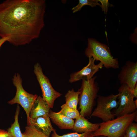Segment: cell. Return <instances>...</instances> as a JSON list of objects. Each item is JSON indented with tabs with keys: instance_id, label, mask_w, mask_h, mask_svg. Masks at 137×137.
I'll return each instance as SVG.
<instances>
[{
	"instance_id": "cell-1",
	"label": "cell",
	"mask_w": 137,
	"mask_h": 137,
	"mask_svg": "<svg viewBox=\"0 0 137 137\" xmlns=\"http://www.w3.org/2000/svg\"><path fill=\"white\" fill-rule=\"evenodd\" d=\"M44 0H6L0 4V37L18 46L39 37L44 25Z\"/></svg>"
},
{
	"instance_id": "cell-2",
	"label": "cell",
	"mask_w": 137,
	"mask_h": 137,
	"mask_svg": "<svg viewBox=\"0 0 137 137\" xmlns=\"http://www.w3.org/2000/svg\"><path fill=\"white\" fill-rule=\"evenodd\" d=\"M137 111L130 114L117 117L115 119L100 123L99 128L93 132L94 137H122L127 127L136 119Z\"/></svg>"
},
{
	"instance_id": "cell-3",
	"label": "cell",
	"mask_w": 137,
	"mask_h": 137,
	"mask_svg": "<svg viewBox=\"0 0 137 137\" xmlns=\"http://www.w3.org/2000/svg\"><path fill=\"white\" fill-rule=\"evenodd\" d=\"M96 76L89 80L83 79L81 86L78 90L80 92L79 103L80 115L84 117L91 116L95 104L99 89L95 81Z\"/></svg>"
},
{
	"instance_id": "cell-4",
	"label": "cell",
	"mask_w": 137,
	"mask_h": 137,
	"mask_svg": "<svg viewBox=\"0 0 137 137\" xmlns=\"http://www.w3.org/2000/svg\"><path fill=\"white\" fill-rule=\"evenodd\" d=\"M85 53L88 58L91 57L95 61H100L106 68L116 69L119 68L118 59L113 58L109 47L94 39H88L87 47Z\"/></svg>"
},
{
	"instance_id": "cell-5",
	"label": "cell",
	"mask_w": 137,
	"mask_h": 137,
	"mask_svg": "<svg viewBox=\"0 0 137 137\" xmlns=\"http://www.w3.org/2000/svg\"><path fill=\"white\" fill-rule=\"evenodd\" d=\"M12 80L13 84L16 88V92L14 97L8 103L11 105L15 104L20 105L26 113L27 125H30V111L38 96L37 94L29 93L24 89L22 85V79L19 73H16L14 75Z\"/></svg>"
},
{
	"instance_id": "cell-6",
	"label": "cell",
	"mask_w": 137,
	"mask_h": 137,
	"mask_svg": "<svg viewBox=\"0 0 137 137\" xmlns=\"http://www.w3.org/2000/svg\"><path fill=\"white\" fill-rule=\"evenodd\" d=\"M118 94L116 95L111 94L106 96L98 95L96 107L91 116L99 118L103 122L114 118L115 116L112 111L118 106Z\"/></svg>"
},
{
	"instance_id": "cell-7",
	"label": "cell",
	"mask_w": 137,
	"mask_h": 137,
	"mask_svg": "<svg viewBox=\"0 0 137 137\" xmlns=\"http://www.w3.org/2000/svg\"><path fill=\"white\" fill-rule=\"evenodd\" d=\"M33 71L42 91V97L46 102L50 108H53L55 100L62 94L53 88L48 78L44 74L39 63H36L34 65Z\"/></svg>"
},
{
	"instance_id": "cell-8",
	"label": "cell",
	"mask_w": 137,
	"mask_h": 137,
	"mask_svg": "<svg viewBox=\"0 0 137 137\" xmlns=\"http://www.w3.org/2000/svg\"><path fill=\"white\" fill-rule=\"evenodd\" d=\"M117 99L118 105L114 113L117 117L131 114L136 111L132 91L126 84H122L119 88Z\"/></svg>"
},
{
	"instance_id": "cell-9",
	"label": "cell",
	"mask_w": 137,
	"mask_h": 137,
	"mask_svg": "<svg viewBox=\"0 0 137 137\" xmlns=\"http://www.w3.org/2000/svg\"><path fill=\"white\" fill-rule=\"evenodd\" d=\"M122 84H126L133 91L137 83V62L127 61L118 76Z\"/></svg>"
},
{
	"instance_id": "cell-10",
	"label": "cell",
	"mask_w": 137,
	"mask_h": 137,
	"mask_svg": "<svg viewBox=\"0 0 137 137\" xmlns=\"http://www.w3.org/2000/svg\"><path fill=\"white\" fill-rule=\"evenodd\" d=\"M89 59L87 65L80 71L71 74L69 80L70 83H73L84 79L89 80L93 77L94 75L103 67L100 62L95 64V61L92 58H89Z\"/></svg>"
},
{
	"instance_id": "cell-11",
	"label": "cell",
	"mask_w": 137,
	"mask_h": 137,
	"mask_svg": "<svg viewBox=\"0 0 137 137\" xmlns=\"http://www.w3.org/2000/svg\"><path fill=\"white\" fill-rule=\"evenodd\" d=\"M47 114L35 118H30V125L35 127L46 136L49 137L54 129L52 124L49 115Z\"/></svg>"
},
{
	"instance_id": "cell-12",
	"label": "cell",
	"mask_w": 137,
	"mask_h": 137,
	"mask_svg": "<svg viewBox=\"0 0 137 137\" xmlns=\"http://www.w3.org/2000/svg\"><path fill=\"white\" fill-rule=\"evenodd\" d=\"M85 117L80 115L79 117L76 119L72 129L73 131L81 133L93 132L99 128L100 123H91Z\"/></svg>"
},
{
	"instance_id": "cell-13",
	"label": "cell",
	"mask_w": 137,
	"mask_h": 137,
	"mask_svg": "<svg viewBox=\"0 0 137 137\" xmlns=\"http://www.w3.org/2000/svg\"><path fill=\"white\" fill-rule=\"evenodd\" d=\"M50 119L53 123L61 129H73L74 121L60 113L50 110L49 114Z\"/></svg>"
},
{
	"instance_id": "cell-14",
	"label": "cell",
	"mask_w": 137,
	"mask_h": 137,
	"mask_svg": "<svg viewBox=\"0 0 137 137\" xmlns=\"http://www.w3.org/2000/svg\"><path fill=\"white\" fill-rule=\"evenodd\" d=\"M50 108L40 96H39L34 102L30 111V118L33 119L45 114H49Z\"/></svg>"
},
{
	"instance_id": "cell-15",
	"label": "cell",
	"mask_w": 137,
	"mask_h": 137,
	"mask_svg": "<svg viewBox=\"0 0 137 137\" xmlns=\"http://www.w3.org/2000/svg\"><path fill=\"white\" fill-rule=\"evenodd\" d=\"M80 93L79 90L75 92L73 89L68 90L65 95V104L70 108L77 109Z\"/></svg>"
},
{
	"instance_id": "cell-16",
	"label": "cell",
	"mask_w": 137,
	"mask_h": 137,
	"mask_svg": "<svg viewBox=\"0 0 137 137\" xmlns=\"http://www.w3.org/2000/svg\"><path fill=\"white\" fill-rule=\"evenodd\" d=\"M20 111V108L18 105L14 116V121L11 126L7 130L11 137H23L20 129L18 121V117Z\"/></svg>"
},
{
	"instance_id": "cell-17",
	"label": "cell",
	"mask_w": 137,
	"mask_h": 137,
	"mask_svg": "<svg viewBox=\"0 0 137 137\" xmlns=\"http://www.w3.org/2000/svg\"><path fill=\"white\" fill-rule=\"evenodd\" d=\"M61 110L58 112L72 119H76L80 115L78 110L70 108L65 104L61 106Z\"/></svg>"
},
{
	"instance_id": "cell-18",
	"label": "cell",
	"mask_w": 137,
	"mask_h": 137,
	"mask_svg": "<svg viewBox=\"0 0 137 137\" xmlns=\"http://www.w3.org/2000/svg\"><path fill=\"white\" fill-rule=\"evenodd\" d=\"M22 133L23 137H49L31 125L26 127L25 131Z\"/></svg>"
},
{
	"instance_id": "cell-19",
	"label": "cell",
	"mask_w": 137,
	"mask_h": 137,
	"mask_svg": "<svg viewBox=\"0 0 137 137\" xmlns=\"http://www.w3.org/2000/svg\"><path fill=\"white\" fill-rule=\"evenodd\" d=\"M98 0H79L78 4L72 8V10L73 13L80 11L84 6L88 5L92 7L96 5L100 6L101 4L99 3Z\"/></svg>"
},
{
	"instance_id": "cell-20",
	"label": "cell",
	"mask_w": 137,
	"mask_h": 137,
	"mask_svg": "<svg viewBox=\"0 0 137 137\" xmlns=\"http://www.w3.org/2000/svg\"><path fill=\"white\" fill-rule=\"evenodd\" d=\"M53 132L51 137H95L93 135V132H86L81 133L74 132L60 135L57 133L55 129H54Z\"/></svg>"
},
{
	"instance_id": "cell-21",
	"label": "cell",
	"mask_w": 137,
	"mask_h": 137,
	"mask_svg": "<svg viewBox=\"0 0 137 137\" xmlns=\"http://www.w3.org/2000/svg\"><path fill=\"white\" fill-rule=\"evenodd\" d=\"M125 134L127 137H137V124L133 122L127 128Z\"/></svg>"
},
{
	"instance_id": "cell-22",
	"label": "cell",
	"mask_w": 137,
	"mask_h": 137,
	"mask_svg": "<svg viewBox=\"0 0 137 137\" xmlns=\"http://www.w3.org/2000/svg\"><path fill=\"white\" fill-rule=\"evenodd\" d=\"M99 2L101 3L100 7L102 10L104 11V13L106 14L108 11V8L111 6L112 5L110 4L107 0H98Z\"/></svg>"
},
{
	"instance_id": "cell-23",
	"label": "cell",
	"mask_w": 137,
	"mask_h": 137,
	"mask_svg": "<svg viewBox=\"0 0 137 137\" xmlns=\"http://www.w3.org/2000/svg\"><path fill=\"white\" fill-rule=\"evenodd\" d=\"M0 137H11L7 131L0 129Z\"/></svg>"
},
{
	"instance_id": "cell-24",
	"label": "cell",
	"mask_w": 137,
	"mask_h": 137,
	"mask_svg": "<svg viewBox=\"0 0 137 137\" xmlns=\"http://www.w3.org/2000/svg\"><path fill=\"white\" fill-rule=\"evenodd\" d=\"M8 38H0V48L2 45L5 42L7 41Z\"/></svg>"
},
{
	"instance_id": "cell-25",
	"label": "cell",
	"mask_w": 137,
	"mask_h": 137,
	"mask_svg": "<svg viewBox=\"0 0 137 137\" xmlns=\"http://www.w3.org/2000/svg\"><path fill=\"white\" fill-rule=\"evenodd\" d=\"M133 93L134 98L137 97V83L136 84L133 91Z\"/></svg>"
},
{
	"instance_id": "cell-26",
	"label": "cell",
	"mask_w": 137,
	"mask_h": 137,
	"mask_svg": "<svg viewBox=\"0 0 137 137\" xmlns=\"http://www.w3.org/2000/svg\"><path fill=\"white\" fill-rule=\"evenodd\" d=\"M137 99H136L134 101V103L135 104V105L136 106V107H137Z\"/></svg>"
},
{
	"instance_id": "cell-27",
	"label": "cell",
	"mask_w": 137,
	"mask_h": 137,
	"mask_svg": "<svg viewBox=\"0 0 137 137\" xmlns=\"http://www.w3.org/2000/svg\"><path fill=\"white\" fill-rule=\"evenodd\" d=\"M95 137H106L104 136H96Z\"/></svg>"
},
{
	"instance_id": "cell-28",
	"label": "cell",
	"mask_w": 137,
	"mask_h": 137,
	"mask_svg": "<svg viewBox=\"0 0 137 137\" xmlns=\"http://www.w3.org/2000/svg\"><path fill=\"white\" fill-rule=\"evenodd\" d=\"M124 137H127L126 136L125 134L124 135Z\"/></svg>"
}]
</instances>
